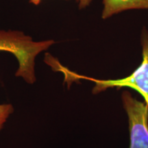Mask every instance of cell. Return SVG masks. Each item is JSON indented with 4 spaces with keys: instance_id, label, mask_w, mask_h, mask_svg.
<instances>
[{
    "instance_id": "cell-5",
    "label": "cell",
    "mask_w": 148,
    "mask_h": 148,
    "mask_svg": "<svg viewBox=\"0 0 148 148\" xmlns=\"http://www.w3.org/2000/svg\"><path fill=\"white\" fill-rule=\"evenodd\" d=\"M14 107L10 103L0 104V132L5 123L11 114L14 112Z\"/></svg>"
},
{
    "instance_id": "cell-7",
    "label": "cell",
    "mask_w": 148,
    "mask_h": 148,
    "mask_svg": "<svg viewBox=\"0 0 148 148\" xmlns=\"http://www.w3.org/2000/svg\"><path fill=\"white\" fill-rule=\"evenodd\" d=\"M29 2L31 3H32V4H34L35 5H38L40 4V3L41 2L42 0H29Z\"/></svg>"
},
{
    "instance_id": "cell-4",
    "label": "cell",
    "mask_w": 148,
    "mask_h": 148,
    "mask_svg": "<svg viewBox=\"0 0 148 148\" xmlns=\"http://www.w3.org/2000/svg\"><path fill=\"white\" fill-rule=\"evenodd\" d=\"M102 18L131 9H148V0H103Z\"/></svg>"
},
{
    "instance_id": "cell-6",
    "label": "cell",
    "mask_w": 148,
    "mask_h": 148,
    "mask_svg": "<svg viewBox=\"0 0 148 148\" xmlns=\"http://www.w3.org/2000/svg\"><path fill=\"white\" fill-rule=\"evenodd\" d=\"M75 1L78 3V6L79 9L85 8L86 7L90 5L92 0H75Z\"/></svg>"
},
{
    "instance_id": "cell-1",
    "label": "cell",
    "mask_w": 148,
    "mask_h": 148,
    "mask_svg": "<svg viewBox=\"0 0 148 148\" xmlns=\"http://www.w3.org/2000/svg\"><path fill=\"white\" fill-rule=\"evenodd\" d=\"M142 56L143 60L139 66L128 76L120 79H101L79 75L70 71L62 66L58 60L49 53L46 55L45 62L55 71L64 74V82L69 84L79 79H86L93 82L95 85L92 88V93L98 94L108 88H130L137 91L143 97L148 106V32L145 29L142 33Z\"/></svg>"
},
{
    "instance_id": "cell-2",
    "label": "cell",
    "mask_w": 148,
    "mask_h": 148,
    "mask_svg": "<svg viewBox=\"0 0 148 148\" xmlns=\"http://www.w3.org/2000/svg\"><path fill=\"white\" fill-rule=\"evenodd\" d=\"M54 42L53 40L35 41L21 31L0 29V51H8L15 56L18 62L15 76L22 77L29 84L36 80L35 58Z\"/></svg>"
},
{
    "instance_id": "cell-3",
    "label": "cell",
    "mask_w": 148,
    "mask_h": 148,
    "mask_svg": "<svg viewBox=\"0 0 148 148\" xmlns=\"http://www.w3.org/2000/svg\"><path fill=\"white\" fill-rule=\"evenodd\" d=\"M121 99L128 117L130 148H148V106L128 91L123 92Z\"/></svg>"
}]
</instances>
